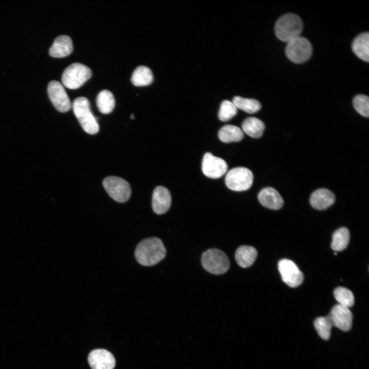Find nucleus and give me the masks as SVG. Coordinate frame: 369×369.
<instances>
[{"mask_svg":"<svg viewBox=\"0 0 369 369\" xmlns=\"http://www.w3.org/2000/svg\"><path fill=\"white\" fill-rule=\"evenodd\" d=\"M166 250L162 241L157 237H149L140 241L135 251L137 262L144 266H152L162 260Z\"/></svg>","mask_w":369,"mask_h":369,"instance_id":"1","label":"nucleus"},{"mask_svg":"<svg viewBox=\"0 0 369 369\" xmlns=\"http://www.w3.org/2000/svg\"><path fill=\"white\" fill-rule=\"evenodd\" d=\"M302 28L301 19L295 14L288 13L277 20L275 26V32L278 39L288 43L299 36Z\"/></svg>","mask_w":369,"mask_h":369,"instance_id":"2","label":"nucleus"},{"mask_svg":"<svg viewBox=\"0 0 369 369\" xmlns=\"http://www.w3.org/2000/svg\"><path fill=\"white\" fill-rule=\"evenodd\" d=\"M72 107L74 113L83 130L91 135L98 133L99 125L91 111L88 99L84 97H77L74 100Z\"/></svg>","mask_w":369,"mask_h":369,"instance_id":"3","label":"nucleus"},{"mask_svg":"<svg viewBox=\"0 0 369 369\" xmlns=\"http://www.w3.org/2000/svg\"><path fill=\"white\" fill-rule=\"evenodd\" d=\"M201 264L209 273L216 275L225 273L230 268V261L227 255L217 249H210L204 252Z\"/></svg>","mask_w":369,"mask_h":369,"instance_id":"4","label":"nucleus"},{"mask_svg":"<svg viewBox=\"0 0 369 369\" xmlns=\"http://www.w3.org/2000/svg\"><path fill=\"white\" fill-rule=\"evenodd\" d=\"M92 75L91 69L78 63L69 65L64 71L61 80L64 85L70 89L81 87Z\"/></svg>","mask_w":369,"mask_h":369,"instance_id":"5","label":"nucleus"},{"mask_svg":"<svg viewBox=\"0 0 369 369\" xmlns=\"http://www.w3.org/2000/svg\"><path fill=\"white\" fill-rule=\"evenodd\" d=\"M252 171L245 167H236L230 170L225 177L227 187L234 191L248 190L253 181Z\"/></svg>","mask_w":369,"mask_h":369,"instance_id":"6","label":"nucleus"},{"mask_svg":"<svg viewBox=\"0 0 369 369\" xmlns=\"http://www.w3.org/2000/svg\"><path fill=\"white\" fill-rule=\"evenodd\" d=\"M285 52L291 61L300 64L310 58L312 46L308 39L299 36L287 43Z\"/></svg>","mask_w":369,"mask_h":369,"instance_id":"7","label":"nucleus"},{"mask_svg":"<svg viewBox=\"0 0 369 369\" xmlns=\"http://www.w3.org/2000/svg\"><path fill=\"white\" fill-rule=\"evenodd\" d=\"M102 184L109 196L117 202H125L131 196V189L129 183L120 177L108 176L104 179Z\"/></svg>","mask_w":369,"mask_h":369,"instance_id":"8","label":"nucleus"},{"mask_svg":"<svg viewBox=\"0 0 369 369\" xmlns=\"http://www.w3.org/2000/svg\"><path fill=\"white\" fill-rule=\"evenodd\" d=\"M278 268L282 281L290 287L300 285L303 280V274L292 260L283 259L278 262Z\"/></svg>","mask_w":369,"mask_h":369,"instance_id":"9","label":"nucleus"},{"mask_svg":"<svg viewBox=\"0 0 369 369\" xmlns=\"http://www.w3.org/2000/svg\"><path fill=\"white\" fill-rule=\"evenodd\" d=\"M47 90L49 98L57 111L64 113L71 109L72 105L69 97L59 82L51 81Z\"/></svg>","mask_w":369,"mask_h":369,"instance_id":"10","label":"nucleus"},{"mask_svg":"<svg viewBox=\"0 0 369 369\" xmlns=\"http://www.w3.org/2000/svg\"><path fill=\"white\" fill-rule=\"evenodd\" d=\"M201 168L203 173L206 176L216 179L225 173L228 165L223 159L208 152L203 156Z\"/></svg>","mask_w":369,"mask_h":369,"instance_id":"11","label":"nucleus"},{"mask_svg":"<svg viewBox=\"0 0 369 369\" xmlns=\"http://www.w3.org/2000/svg\"><path fill=\"white\" fill-rule=\"evenodd\" d=\"M88 361L92 369H113L115 359L111 353L105 349H96L91 351Z\"/></svg>","mask_w":369,"mask_h":369,"instance_id":"12","label":"nucleus"},{"mask_svg":"<svg viewBox=\"0 0 369 369\" xmlns=\"http://www.w3.org/2000/svg\"><path fill=\"white\" fill-rule=\"evenodd\" d=\"M333 326L343 331H348L352 327L353 314L349 308L336 304L329 315Z\"/></svg>","mask_w":369,"mask_h":369,"instance_id":"13","label":"nucleus"},{"mask_svg":"<svg viewBox=\"0 0 369 369\" xmlns=\"http://www.w3.org/2000/svg\"><path fill=\"white\" fill-rule=\"evenodd\" d=\"M171 204V196L165 187L158 186L155 188L152 195V205L153 211L157 214L165 213Z\"/></svg>","mask_w":369,"mask_h":369,"instance_id":"14","label":"nucleus"},{"mask_svg":"<svg viewBox=\"0 0 369 369\" xmlns=\"http://www.w3.org/2000/svg\"><path fill=\"white\" fill-rule=\"evenodd\" d=\"M335 200V196L332 192L327 189L321 188L313 192L310 203L313 208L323 210L331 206Z\"/></svg>","mask_w":369,"mask_h":369,"instance_id":"15","label":"nucleus"},{"mask_svg":"<svg viewBox=\"0 0 369 369\" xmlns=\"http://www.w3.org/2000/svg\"><path fill=\"white\" fill-rule=\"evenodd\" d=\"M260 203L271 210H278L283 204V200L278 192L272 187L262 189L258 195Z\"/></svg>","mask_w":369,"mask_h":369,"instance_id":"16","label":"nucleus"},{"mask_svg":"<svg viewBox=\"0 0 369 369\" xmlns=\"http://www.w3.org/2000/svg\"><path fill=\"white\" fill-rule=\"evenodd\" d=\"M73 43L71 38L67 35L57 37L49 49V54L54 57H66L72 52Z\"/></svg>","mask_w":369,"mask_h":369,"instance_id":"17","label":"nucleus"},{"mask_svg":"<svg viewBox=\"0 0 369 369\" xmlns=\"http://www.w3.org/2000/svg\"><path fill=\"white\" fill-rule=\"evenodd\" d=\"M257 256L256 249L252 246L241 245L236 251L235 258L237 264L243 268L251 266Z\"/></svg>","mask_w":369,"mask_h":369,"instance_id":"18","label":"nucleus"},{"mask_svg":"<svg viewBox=\"0 0 369 369\" xmlns=\"http://www.w3.org/2000/svg\"><path fill=\"white\" fill-rule=\"evenodd\" d=\"M354 53L362 60L369 61V34L364 32L355 38L352 44Z\"/></svg>","mask_w":369,"mask_h":369,"instance_id":"19","label":"nucleus"},{"mask_svg":"<svg viewBox=\"0 0 369 369\" xmlns=\"http://www.w3.org/2000/svg\"><path fill=\"white\" fill-rule=\"evenodd\" d=\"M265 129L264 123L259 119L250 117L242 122V129L248 135L254 138L261 137Z\"/></svg>","mask_w":369,"mask_h":369,"instance_id":"20","label":"nucleus"},{"mask_svg":"<svg viewBox=\"0 0 369 369\" xmlns=\"http://www.w3.org/2000/svg\"><path fill=\"white\" fill-rule=\"evenodd\" d=\"M153 75L150 68L144 66L137 67L133 71L131 81L135 86H145L151 84Z\"/></svg>","mask_w":369,"mask_h":369,"instance_id":"21","label":"nucleus"},{"mask_svg":"<svg viewBox=\"0 0 369 369\" xmlns=\"http://www.w3.org/2000/svg\"><path fill=\"white\" fill-rule=\"evenodd\" d=\"M218 135L221 141L228 143L240 141L243 138L244 134L239 127L227 125L221 128Z\"/></svg>","mask_w":369,"mask_h":369,"instance_id":"22","label":"nucleus"},{"mask_svg":"<svg viewBox=\"0 0 369 369\" xmlns=\"http://www.w3.org/2000/svg\"><path fill=\"white\" fill-rule=\"evenodd\" d=\"M115 105L112 92L107 90L101 91L96 98V105L99 111L103 114H109L113 110Z\"/></svg>","mask_w":369,"mask_h":369,"instance_id":"23","label":"nucleus"},{"mask_svg":"<svg viewBox=\"0 0 369 369\" xmlns=\"http://www.w3.org/2000/svg\"><path fill=\"white\" fill-rule=\"evenodd\" d=\"M350 237V232L346 228L338 229L333 234L331 244L332 249L335 252L344 250L348 245Z\"/></svg>","mask_w":369,"mask_h":369,"instance_id":"24","label":"nucleus"},{"mask_svg":"<svg viewBox=\"0 0 369 369\" xmlns=\"http://www.w3.org/2000/svg\"><path fill=\"white\" fill-rule=\"evenodd\" d=\"M232 102L237 109L250 114L258 112L261 107L260 103L257 100L238 96H235Z\"/></svg>","mask_w":369,"mask_h":369,"instance_id":"25","label":"nucleus"},{"mask_svg":"<svg viewBox=\"0 0 369 369\" xmlns=\"http://www.w3.org/2000/svg\"><path fill=\"white\" fill-rule=\"evenodd\" d=\"M314 324L319 336L324 340H328L331 336V329L333 326L329 315L317 318Z\"/></svg>","mask_w":369,"mask_h":369,"instance_id":"26","label":"nucleus"},{"mask_svg":"<svg viewBox=\"0 0 369 369\" xmlns=\"http://www.w3.org/2000/svg\"><path fill=\"white\" fill-rule=\"evenodd\" d=\"M334 296L338 304L349 308L354 304V296L350 290L344 287H338L334 291Z\"/></svg>","mask_w":369,"mask_h":369,"instance_id":"27","label":"nucleus"},{"mask_svg":"<svg viewBox=\"0 0 369 369\" xmlns=\"http://www.w3.org/2000/svg\"><path fill=\"white\" fill-rule=\"evenodd\" d=\"M237 112V108L233 102L228 100H224L221 104L218 117L222 121H227L234 117Z\"/></svg>","mask_w":369,"mask_h":369,"instance_id":"28","label":"nucleus"},{"mask_svg":"<svg viewBox=\"0 0 369 369\" xmlns=\"http://www.w3.org/2000/svg\"><path fill=\"white\" fill-rule=\"evenodd\" d=\"M353 105L355 110L362 116L368 117L369 116V98L367 96L359 94L353 99Z\"/></svg>","mask_w":369,"mask_h":369,"instance_id":"29","label":"nucleus"},{"mask_svg":"<svg viewBox=\"0 0 369 369\" xmlns=\"http://www.w3.org/2000/svg\"><path fill=\"white\" fill-rule=\"evenodd\" d=\"M131 119H132L134 118V116H133V114H131Z\"/></svg>","mask_w":369,"mask_h":369,"instance_id":"30","label":"nucleus"}]
</instances>
